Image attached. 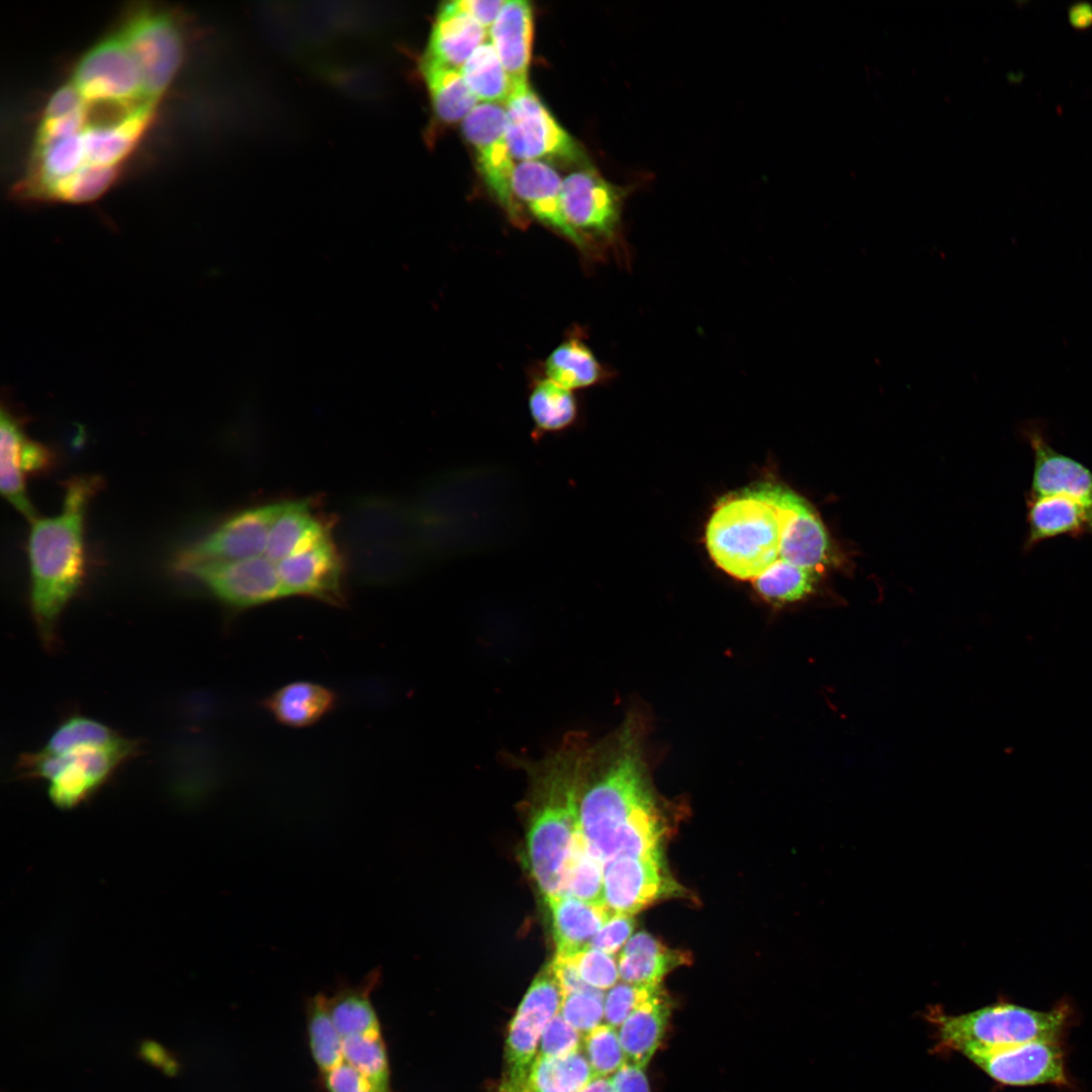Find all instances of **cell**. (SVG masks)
I'll return each instance as SVG.
<instances>
[{"mask_svg": "<svg viewBox=\"0 0 1092 1092\" xmlns=\"http://www.w3.org/2000/svg\"><path fill=\"white\" fill-rule=\"evenodd\" d=\"M100 486L96 476L71 478L65 484L61 513L30 522V607L40 640L49 650L57 647L59 619L85 576L86 510Z\"/></svg>", "mask_w": 1092, "mask_h": 1092, "instance_id": "cell-1", "label": "cell"}, {"mask_svg": "<svg viewBox=\"0 0 1092 1092\" xmlns=\"http://www.w3.org/2000/svg\"><path fill=\"white\" fill-rule=\"evenodd\" d=\"M781 534L777 509L753 485L719 503L707 524L706 546L726 573L752 581L780 559Z\"/></svg>", "mask_w": 1092, "mask_h": 1092, "instance_id": "cell-2", "label": "cell"}, {"mask_svg": "<svg viewBox=\"0 0 1092 1092\" xmlns=\"http://www.w3.org/2000/svg\"><path fill=\"white\" fill-rule=\"evenodd\" d=\"M1070 1014L1068 1005L1064 1004L1041 1011L999 1002L960 1015L947 1014L938 1006L930 1007L925 1017L935 1027L939 1048L967 1056L1032 1041H1063Z\"/></svg>", "mask_w": 1092, "mask_h": 1092, "instance_id": "cell-3", "label": "cell"}, {"mask_svg": "<svg viewBox=\"0 0 1092 1092\" xmlns=\"http://www.w3.org/2000/svg\"><path fill=\"white\" fill-rule=\"evenodd\" d=\"M139 752V741L123 736L105 747H80L60 754L41 749L24 753L16 767L21 777L47 781L50 799L59 808L71 809L88 800Z\"/></svg>", "mask_w": 1092, "mask_h": 1092, "instance_id": "cell-4", "label": "cell"}, {"mask_svg": "<svg viewBox=\"0 0 1092 1092\" xmlns=\"http://www.w3.org/2000/svg\"><path fill=\"white\" fill-rule=\"evenodd\" d=\"M630 191L631 187L609 182L589 162L562 180V213L584 253L604 254L609 250L627 253L622 212Z\"/></svg>", "mask_w": 1092, "mask_h": 1092, "instance_id": "cell-5", "label": "cell"}, {"mask_svg": "<svg viewBox=\"0 0 1092 1092\" xmlns=\"http://www.w3.org/2000/svg\"><path fill=\"white\" fill-rule=\"evenodd\" d=\"M563 991L550 965L535 978L510 1024L497 1092H521L536 1059L541 1035L560 1013Z\"/></svg>", "mask_w": 1092, "mask_h": 1092, "instance_id": "cell-6", "label": "cell"}, {"mask_svg": "<svg viewBox=\"0 0 1092 1092\" xmlns=\"http://www.w3.org/2000/svg\"><path fill=\"white\" fill-rule=\"evenodd\" d=\"M134 59L145 96L158 102L183 59V37L177 19L154 8H139L117 34Z\"/></svg>", "mask_w": 1092, "mask_h": 1092, "instance_id": "cell-7", "label": "cell"}, {"mask_svg": "<svg viewBox=\"0 0 1092 1092\" xmlns=\"http://www.w3.org/2000/svg\"><path fill=\"white\" fill-rule=\"evenodd\" d=\"M505 105L506 136L515 160L557 159L578 165L588 162L580 146L528 83L515 86Z\"/></svg>", "mask_w": 1092, "mask_h": 1092, "instance_id": "cell-8", "label": "cell"}, {"mask_svg": "<svg viewBox=\"0 0 1092 1092\" xmlns=\"http://www.w3.org/2000/svg\"><path fill=\"white\" fill-rule=\"evenodd\" d=\"M462 131L474 148L483 180L513 221L523 222V208L513 190L516 167L506 136L505 106L478 103L462 120Z\"/></svg>", "mask_w": 1092, "mask_h": 1092, "instance_id": "cell-9", "label": "cell"}, {"mask_svg": "<svg viewBox=\"0 0 1092 1092\" xmlns=\"http://www.w3.org/2000/svg\"><path fill=\"white\" fill-rule=\"evenodd\" d=\"M284 503L241 511L181 551L175 567L183 572L194 565L264 555L271 527Z\"/></svg>", "mask_w": 1092, "mask_h": 1092, "instance_id": "cell-10", "label": "cell"}, {"mask_svg": "<svg viewBox=\"0 0 1092 1092\" xmlns=\"http://www.w3.org/2000/svg\"><path fill=\"white\" fill-rule=\"evenodd\" d=\"M72 83L87 102L148 99L139 67L118 35L99 42L81 59Z\"/></svg>", "mask_w": 1092, "mask_h": 1092, "instance_id": "cell-11", "label": "cell"}, {"mask_svg": "<svg viewBox=\"0 0 1092 1092\" xmlns=\"http://www.w3.org/2000/svg\"><path fill=\"white\" fill-rule=\"evenodd\" d=\"M777 509L782 526L780 559L817 574L829 558L823 524L808 503L792 490L770 482L756 484Z\"/></svg>", "mask_w": 1092, "mask_h": 1092, "instance_id": "cell-12", "label": "cell"}, {"mask_svg": "<svg viewBox=\"0 0 1092 1092\" xmlns=\"http://www.w3.org/2000/svg\"><path fill=\"white\" fill-rule=\"evenodd\" d=\"M209 592L236 609L262 605L285 597L277 566L266 556L209 562L187 568Z\"/></svg>", "mask_w": 1092, "mask_h": 1092, "instance_id": "cell-13", "label": "cell"}, {"mask_svg": "<svg viewBox=\"0 0 1092 1092\" xmlns=\"http://www.w3.org/2000/svg\"><path fill=\"white\" fill-rule=\"evenodd\" d=\"M996 1082L1007 1086L1069 1084L1063 1041L1039 1040L966 1056Z\"/></svg>", "mask_w": 1092, "mask_h": 1092, "instance_id": "cell-14", "label": "cell"}, {"mask_svg": "<svg viewBox=\"0 0 1092 1092\" xmlns=\"http://www.w3.org/2000/svg\"><path fill=\"white\" fill-rule=\"evenodd\" d=\"M276 566L284 596H307L336 605L343 602V565L330 535Z\"/></svg>", "mask_w": 1092, "mask_h": 1092, "instance_id": "cell-15", "label": "cell"}, {"mask_svg": "<svg viewBox=\"0 0 1092 1092\" xmlns=\"http://www.w3.org/2000/svg\"><path fill=\"white\" fill-rule=\"evenodd\" d=\"M676 889L662 860L621 857L604 864L605 905L612 913L632 915Z\"/></svg>", "mask_w": 1092, "mask_h": 1092, "instance_id": "cell-16", "label": "cell"}, {"mask_svg": "<svg viewBox=\"0 0 1092 1092\" xmlns=\"http://www.w3.org/2000/svg\"><path fill=\"white\" fill-rule=\"evenodd\" d=\"M1033 454L1029 496H1066L1092 507V471L1078 460L1054 449L1041 430L1027 427Z\"/></svg>", "mask_w": 1092, "mask_h": 1092, "instance_id": "cell-17", "label": "cell"}, {"mask_svg": "<svg viewBox=\"0 0 1092 1092\" xmlns=\"http://www.w3.org/2000/svg\"><path fill=\"white\" fill-rule=\"evenodd\" d=\"M562 180L558 173L542 161H522L516 164L513 174V190L519 202L543 223L565 236L576 247L581 244L569 228L561 208Z\"/></svg>", "mask_w": 1092, "mask_h": 1092, "instance_id": "cell-18", "label": "cell"}, {"mask_svg": "<svg viewBox=\"0 0 1092 1092\" xmlns=\"http://www.w3.org/2000/svg\"><path fill=\"white\" fill-rule=\"evenodd\" d=\"M533 8L529 1H505L488 29L492 43L513 88L528 83L533 43Z\"/></svg>", "mask_w": 1092, "mask_h": 1092, "instance_id": "cell-19", "label": "cell"}, {"mask_svg": "<svg viewBox=\"0 0 1092 1092\" xmlns=\"http://www.w3.org/2000/svg\"><path fill=\"white\" fill-rule=\"evenodd\" d=\"M156 104L148 102L116 121L86 123L82 134L87 164L118 167L152 121Z\"/></svg>", "mask_w": 1092, "mask_h": 1092, "instance_id": "cell-20", "label": "cell"}, {"mask_svg": "<svg viewBox=\"0 0 1092 1092\" xmlns=\"http://www.w3.org/2000/svg\"><path fill=\"white\" fill-rule=\"evenodd\" d=\"M487 31L457 1L444 3L436 17L425 56L460 69L486 40Z\"/></svg>", "mask_w": 1092, "mask_h": 1092, "instance_id": "cell-21", "label": "cell"}, {"mask_svg": "<svg viewBox=\"0 0 1092 1092\" xmlns=\"http://www.w3.org/2000/svg\"><path fill=\"white\" fill-rule=\"evenodd\" d=\"M1026 548L1060 536L1092 534V507L1066 496H1027Z\"/></svg>", "mask_w": 1092, "mask_h": 1092, "instance_id": "cell-22", "label": "cell"}, {"mask_svg": "<svg viewBox=\"0 0 1092 1092\" xmlns=\"http://www.w3.org/2000/svg\"><path fill=\"white\" fill-rule=\"evenodd\" d=\"M546 902L551 911L558 954H574L588 948L592 939L613 914L606 905L572 897L556 896Z\"/></svg>", "mask_w": 1092, "mask_h": 1092, "instance_id": "cell-23", "label": "cell"}, {"mask_svg": "<svg viewBox=\"0 0 1092 1092\" xmlns=\"http://www.w3.org/2000/svg\"><path fill=\"white\" fill-rule=\"evenodd\" d=\"M669 1016L670 1002L660 989L627 1017L618 1034L628 1063L645 1069L662 1040Z\"/></svg>", "mask_w": 1092, "mask_h": 1092, "instance_id": "cell-24", "label": "cell"}, {"mask_svg": "<svg viewBox=\"0 0 1092 1092\" xmlns=\"http://www.w3.org/2000/svg\"><path fill=\"white\" fill-rule=\"evenodd\" d=\"M686 963L687 953L669 949L649 933L641 931L625 943L618 972L625 983L658 986L669 971Z\"/></svg>", "mask_w": 1092, "mask_h": 1092, "instance_id": "cell-25", "label": "cell"}, {"mask_svg": "<svg viewBox=\"0 0 1092 1092\" xmlns=\"http://www.w3.org/2000/svg\"><path fill=\"white\" fill-rule=\"evenodd\" d=\"M329 535L307 502L284 503L271 527L264 556L278 563Z\"/></svg>", "mask_w": 1092, "mask_h": 1092, "instance_id": "cell-26", "label": "cell"}, {"mask_svg": "<svg viewBox=\"0 0 1092 1092\" xmlns=\"http://www.w3.org/2000/svg\"><path fill=\"white\" fill-rule=\"evenodd\" d=\"M336 702L330 689L310 681H295L275 691L264 701V706L283 725L301 728L321 720L334 709Z\"/></svg>", "mask_w": 1092, "mask_h": 1092, "instance_id": "cell-27", "label": "cell"}, {"mask_svg": "<svg viewBox=\"0 0 1092 1092\" xmlns=\"http://www.w3.org/2000/svg\"><path fill=\"white\" fill-rule=\"evenodd\" d=\"M0 487L5 498L29 522L36 513L25 490L26 476L22 470L21 450L24 439L22 422L2 406L0 421Z\"/></svg>", "mask_w": 1092, "mask_h": 1092, "instance_id": "cell-28", "label": "cell"}, {"mask_svg": "<svg viewBox=\"0 0 1092 1092\" xmlns=\"http://www.w3.org/2000/svg\"><path fill=\"white\" fill-rule=\"evenodd\" d=\"M421 69L427 83L433 107L445 122L463 120L478 104L468 89L460 69L424 56Z\"/></svg>", "mask_w": 1092, "mask_h": 1092, "instance_id": "cell-29", "label": "cell"}, {"mask_svg": "<svg viewBox=\"0 0 1092 1092\" xmlns=\"http://www.w3.org/2000/svg\"><path fill=\"white\" fill-rule=\"evenodd\" d=\"M596 1077L580 1050L567 1056H536L521 1092H578Z\"/></svg>", "mask_w": 1092, "mask_h": 1092, "instance_id": "cell-30", "label": "cell"}, {"mask_svg": "<svg viewBox=\"0 0 1092 1092\" xmlns=\"http://www.w3.org/2000/svg\"><path fill=\"white\" fill-rule=\"evenodd\" d=\"M544 370L548 379L570 390L592 386L608 375L592 350L578 339L558 345L547 357Z\"/></svg>", "mask_w": 1092, "mask_h": 1092, "instance_id": "cell-31", "label": "cell"}, {"mask_svg": "<svg viewBox=\"0 0 1092 1092\" xmlns=\"http://www.w3.org/2000/svg\"><path fill=\"white\" fill-rule=\"evenodd\" d=\"M339 1035L341 1060L361 1073L376 1092H391L389 1061L381 1027Z\"/></svg>", "mask_w": 1092, "mask_h": 1092, "instance_id": "cell-32", "label": "cell"}, {"mask_svg": "<svg viewBox=\"0 0 1092 1092\" xmlns=\"http://www.w3.org/2000/svg\"><path fill=\"white\" fill-rule=\"evenodd\" d=\"M460 73L481 103H506L513 91V83L490 41L485 40L472 53Z\"/></svg>", "mask_w": 1092, "mask_h": 1092, "instance_id": "cell-33", "label": "cell"}, {"mask_svg": "<svg viewBox=\"0 0 1092 1092\" xmlns=\"http://www.w3.org/2000/svg\"><path fill=\"white\" fill-rule=\"evenodd\" d=\"M560 896L605 905L604 863L592 853L580 829L565 864Z\"/></svg>", "mask_w": 1092, "mask_h": 1092, "instance_id": "cell-34", "label": "cell"}, {"mask_svg": "<svg viewBox=\"0 0 1092 1092\" xmlns=\"http://www.w3.org/2000/svg\"><path fill=\"white\" fill-rule=\"evenodd\" d=\"M528 406L535 430L543 434L570 428L578 412L572 391L548 378L535 383L529 394Z\"/></svg>", "mask_w": 1092, "mask_h": 1092, "instance_id": "cell-35", "label": "cell"}, {"mask_svg": "<svg viewBox=\"0 0 1092 1092\" xmlns=\"http://www.w3.org/2000/svg\"><path fill=\"white\" fill-rule=\"evenodd\" d=\"M817 573L778 559L751 582L755 590L772 604L784 605L808 596L818 578Z\"/></svg>", "mask_w": 1092, "mask_h": 1092, "instance_id": "cell-36", "label": "cell"}, {"mask_svg": "<svg viewBox=\"0 0 1092 1092\" xmlns=\"http://www.w3.org/2000/svg\"><path fill=\"white\" fill-rule=\"evenodd\" d=\"M122 737L102 722L73 715L58 725L41 750L60 754L80 747H105Z\"/></svg>", "mask_w": 1092, "mask_h": 1092, "instance_id": "cell-37", "label": "cell"}, {"mask_svg": "<svg viewBox=\"0 0 1092 1092\" xmlns=\"http://www.w3.org/2000/svg\"><path fill=\"white\" fill-rule=\"evenodd\" d=\"M117 171L118 167L85 164L73 175L57 182L46 198L71 203L92 201L109 188Z\"/></svg>", "mask_w": 1092, "mask_h": 1092, "instance_id": "cell-38", "label": "cell"}, {"mask_svg": "<svg viewBox=\"0 0 1092 1092\" xmlns=\"http://www.w3.org/2000/svg\"><path fill=\"white\" fill-rule=\"evenodd\" d=\"M583 1049L597 1078L613 1076L627 1062L618 1031L608 1023L584 1034Z\"/></svg>", "mask_w": 1092, "mask_h": 1092, "instance_id": "cell-39", "label": "cell"}, {"mask_svg": "<svg viewBox=\"0 0 1092 1092\" xmlns=\"http://www.w3.org/2000/svg\"><path fill=\"white\" fill-rule=\"evenodd\" d=\"M560 1014L582 1035L601 1024L604 1017L602 990L586 988L563 995Z\"/></svg>", "mask_w": 1092, "mask_h": 1092, "instance_id": "cell-40", "label": "cell"}, {"mask_svg": "<svg viewBox=\"0 0 1092 1092\" xmlns=\"http://www.w3.org/2000/svg\"><path fill=\"white\" fill-rule=\"evenodd\" d=\"M661 986L619 984L611 988L604 1002V1017L607 1023L619 1028L627 1017L643 1002L649 999Z\"/></svg>", "mask_w": 1092, "mask_h": 1092, "instance_id": "cell-41", "label": "cell"}, {"mask_svg": "<svg viewBox=\"0 0 1092 1092\" xmlns=\"http://www.w3.org/2000/svg\"><path fill=\"white\" fill-rule=\"evenodd\" d=\"M574 959L579 976L587 986L605 990L616 984L619 972L611 954L588 947L574 953Z\"/></svg>", "mask_w": 1092, "mask_h": 1092, "instance_id": "cell-42", "label": "cell"}, {"mask_svg": "<svg viewBox=\"0 0 1092 1092\" xmlns=\"http://www.w3.org/2000/svg\"><path fill=\"white\" fill-rule=\"evenodd\" d=\"M581 1035L558 1013L548 1022L542 1033L537 1056L558 1058L572 1054L580 1050Z\"/></svg>", "mask_w": 1092, "mask_h": 1092, "instance_id": "cell-43", "label": "cell"}, {"mask_svg": "<svg viewBox=\"0 0 1092 1092\" xmlns=\"http://www.w3.org/2000/svg\"><path fill=\"white\" fill-rule=\"evenodd\" d=\"M635 926L629 914L613 913L589 943V947L606 953H615L628 941Z\"/></svg>", "mask_w": 1092, "mask_h": 1092, "instance_id": "cell-44", "label": "cell"}, {"mask_svg": "<svg viewBox=\"0 0 1092 1092\" xmlns=\"http://www.w3.org/2000/svg\"><path fill=\"white\" fill-rule=\"evenodd\" d=\"M610 1079L614 1092H651L644 1069L628 1062Z\"/></svg>", "mask_w": 1092, "mask_h": 1092, "instance_id": "cell-45", "label": "cell"}, {"mask_svg": "<svg viewBox=\"0 0 1092 1092\" xmlns=\"http://www.w3.org/2000/svg\"><path fill=\"white\" fill-rule=\"evenodd\" d=\"M468 14H470L485 29H489L496 19L504 0H457Z\"/></svg>", "mask_w": 1092, "mask_h": 1092, "instance_id": "cell-46", "label": "cell"}, {"mask_svg": "<svg viewBox=\"0 0 1092 1092\" xmlns=\"http://www.w3.org/2000/svg\"><path fill=\"white\" fill-rule=\"evenodd\" d=\"M1069 20L1076 27H1086L1092 23V5L1077 3L1069 9Z\"/></svg>", "mask_w": 1092, "mask_h": 1092, "instance_id": "cell-47", "label": "cell"}, {"mask_svg": "<svg viewBox=\"0 0 1092 1092\" xmlns=\"http://www.w3.org/2000/svg\"><path fill=\"white\" fill-rule=\"evenodd\" d=\"M143 1058L154 1066L163 1067L170 1059L164 1049L157 1042L147 1041L141 1048Z\"/></svg>", "mask_w": 1092, "mask_h": 1092, "instance_id": "cell-48", "label": "cell"}, {"mask_svg": "<svg viewBox=\"0 0 1092 1092\" xmlns=\"http://www.w3.org/2000/svg\"><path fill=\"white\" fill-rule=\"evenodd\" d=\"M578 1092H614L610 1078L598 1077Z\"/></svg>", "mask_w": 1092, "mask_h": 1092, "instance_id": "cell-49", "label": "cell"}]
</instances>
